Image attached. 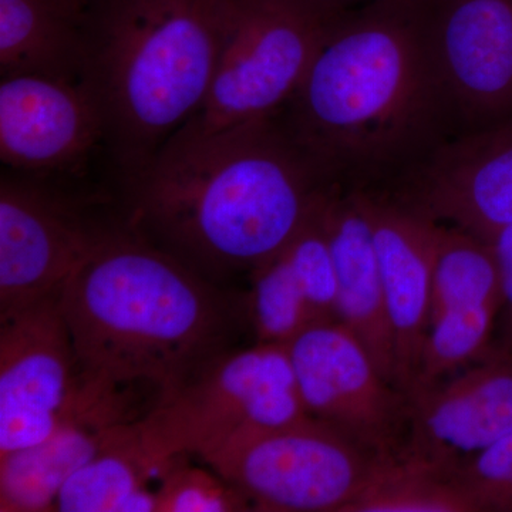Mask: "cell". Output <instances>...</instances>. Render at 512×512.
Segmentation results:
<instances>
[{
    "mask_svg": "<svg viewBox=\"0 0 512 512\" xmlns=\"http://www.w3.org/2000/svg\"><path fill=\"white\" fill-rule=\"evenodd\" d=\"M82 414L137 423L234 349L244 301L141 238L116 211L59 295Z\"/></svg>",
    "mask_w": 512,
    "mask_h": 512,
    "instance_id": "obj_1",
    "label": "cell"
},
{
    "mask_svg": "<svg viewBox=\"0 0 512 512\" xmlns=\"http://www.w3.org/2000/svg\"><path fill=\"white\" fill-rule=\"evenodd\" d=\"M338 187L275 114L212 133L178 131L150 164L120 178L114 210L222 286L281 251Z\"/></svg>",
    "mask_w": 512,
    "mask_h": 512,
    "instance_id": "obj_2",
    "label": "cell"
},
{
    "mask_svg": "<svg viewBox=\"0 0 512 512\" xmlns=\"http://www.w3.org/2000/svg\"><path fill=\"white\" fill-rule=\"evenodd\" d=\"M340 187L383 190L456 136L423 0H376L333 20L279 111Z\"/></svg>",
    "mask_w": 512,
    "mask_h": 512,
    "instance_id": "obj_3",
    "label": "cell"
},
{
    "mask_svg": "<svg viewBox=\"0 0 512 512\" xmlns=\"http://www.w3.org/2000/svg\"><path fill=\"white\" fill-rule=\"evenodd\" d=\"M221 0H89L80 82L104 123L117 177L136 174L201 110L220 43Z\"/></svg>",
    "mask_w": 512,
    "mask_h": 512,
    "instance_id": "obj_4",
    "label": "cell"
},
{
    "mask_svg": "<svg viewBox=\"0 0 512 512\" xmlns=\"http://www.w3.org/2000/svg\"><path fill=\"white\" fill-rule=\"evenodd\" d=\"M336 16L305 0H221L210 92L181 133H212L278 114L298 90Z\"/></svg>",
    "mask_w": 512,
    "mask_h": 512,
    "instance_id": "obj_5",
    "label": "cell"
},
{
    "mask_svg": "<svg viewBox=\"0 0 512 512\" xmlns=\"http://www.w3.org/2000/svg\"><path fill=\"white\" fill-rule=\"evenodd\" d=\"M309 413L285 345L231 349L137 421L141 446L154 460L204 457L241 433L275 429Z\"/></svg>",
    "mask_w": 512,
    "mask_h": 512,
    "instance_id": "obj_6",
    "label": "cell"
},
{
    "mask_svg": "<svg viewBox=\"0 0 512 512\" xmlns=\"http://www.w3.org/2000/svg\"><path fill=\"white\" fill-rule=\"evenodd\" d=\"M201 460L238 488L254 511L343 512L379 458L308 416L238 434Z\"/></svg>",
    "mask_w": 512,
    "mask_h": 512,
    "instance_id": "obj_7",
    "label": "cell"
},
{
    "mask_svg": "<svg viewBox=\"0 0 512 512\" xmlns=\"http://www.w3.org/2000/svg\"><path fill=\"white\" fill-rule=\"evenodd\" d=\"M107 215L49 178L9 170L0 178V316L62 291L106 227Z\"/></svg>",
    "mask_w": 512,
    "mask_h": 512,
    "instance_id": "obj_8",
    "label": "cell"
},
{
    "mask_svg": "<svg viewBox=\"0 0 512 512\" xmlns=\"http://www.w3.org/2000/svg\"><path fill=\"white\" fill-rule=\"evenodd\" d=\"M285 346L309 416L335 427L377 458L402 453L409 396L386 380L342 322L313 325Z\"/></svg>",
    "mask_w": 512,
    "mask_h": 512,
    "instance_id": "obj_9",
    "label": "cell"
},
{
    "mask_svg": "<svg viewBox=\"0 0 512 512\" xmlns=\"http://www.w3.org/2000/svg\"><path fill=\"white\" fill-rule=\"evenodd\" d=\"M59 293L0 316V456L82 416V393Z\"/></svg>",
    "mask_w": 512,
    "mask_h": 512,
    "instance_id": "obj_10",
    "label": "cell"
},
{
    "mask_svg": "<svg viewBox=\"0 0 512 512\" xmlns=\"http://www.w3.org/2000/svg\"><path fill=\"white\" fill-rule=\"evenodd\" d=\"M456 136L512 116V0H423Z\"/></svg>",
    "mask_w": 512,
    "mask_h": 512,
    "instance_id": "obj_11",
    "label": "cell"
},
{
    "mask_svg": "<svg viewBox=\"0 0 512 512\" xmlns=\"http://www.w3.org/2000/svg\"><path fill=\"white\" fill-rule=\"evenodd\" d=\"M421 217L488 241L512 224V116L448 138L397 185Z\"/></svg>",
    "mask_w": 512,
    "mask_h": 512,
    "instance_id": "obj_12",
    "label": "cell"
},
{
    "mask_svg": "<svg viewBox=\"0 0 512 512\" xmlns=\"http://www.w3.org/2000/svg\"><path fill=\"white\" fill-rule=\"evenodd\" d=\"M409 399V430L397 457L456 476L470 458L512 431V348L488 349Z\"/></svg>",
    "mask_w": 512,
    "mask_h": 512,
    "instance_id": "obj_13",
    "label": "cell"
},
{
    "mask_svg": "<svg viewBox=\"0 0 512 512\" xmlns=\"http://www.w3.org/2000/svg\"><path fill=\"white\" fill-rule=\"evenodd\" d=\"M104 150V123L82 82L12 74L0 82V158L35 177L73 173Z\"/></svg>",
    "mask_w": 512,
    "mask_h": 512,
    "instance_id": "obj_14",
    "label": "cell"
},
{
    "mask_svg": "<svg viewBox=\"0 0 512 512\" xmlns=\"http://www.w3.org/2000/svg\"><path fill=\"white\" fill-rule=\"evenodd\" d=\"M362 190L396 345L397 383L409 396L430 330L434 222L386 192Z\"/></svg>",
    "mask_w": 512,
    "mask_h": 512,
    "instance_id": "obj_15",
    "label": "cell"
},
{
    "mask_svg": "<svg viewBox=\"0 0 512 512\" xmlns=\"http://www.w3.org/2000/svg\"><path fill=\"white\" fill-rule=\"evenodd\" d=\"M325 205L249 274L244 311L258 342L286 345L313 325L338 320V279L323 228Z\"/></svg>",
    "mask_w": 512,
    "mask_h": 512,
    "instance_id": "obj_16",
    "label": "cell"
},
{
    "mask_svg": "<svg viewBox=\"0 0 512 512\" xmlns=\"http://www.w3.org/2000/svg\"><path fill=\"white\" fill-rule=\"evenodd\" d=\"M323 228L338 279V320L365 346L386 380L399 387L396 345L365 191L336 188L323 210Z\"/></svg>",
    "mask_w": 512,
    "mask_h": 512,
    "instance_id": "obj_17",
    "label": "cell"
},
{
    "mask_svg": "<svg viewBox=\"0 0 512 512\" xmlns=\"http://www.w3.org/2000/svg\"><path fill=\"white\" fill-rule=\"evenodd\" d=\"M134 423L82 414L45 440L0 456V511H53L64 483L84 464L127 439Z\"/></svg>",
    "mask_w": 512,
    "mask_h": 512,
    "instance_id": "obj_18",
    "label": "cell"
},
{
    "mask_svg": "<svg viewBox=\"0 0 512 512\" xmlns=\"http://www.w3.org/2000/svg\"><path fill=\"white\" fill-rule=\"evenodd\" d=\"M83 9L70 0H0V72L80 82Z\"/></svg>",
    "mask_w": 512,
    "mask_h": 512,
    "instance_id": "obj_19",
    "label": "cell"
},
{
    "mask_svg": "<svg viewBox=\"0 0 512 512\" xmlns=\"http://www.w3.org/2000/svg\"><path fill=\"white\" fill-rule=\"evenodd\" d=\"M141 446L137 423L127 439L93 458L64 483L53 511L157 512V493L165 468Z\"/></svg>",
    "mask_w": 512,
    "mask_h": 512,
    "instance_id": "obj_20",
    "label": "cell"
},
{
    "mask_svg": "<svg viewBox=\"0 0 512 512\" xmlns=\"http://www.w3.org/2000/svg\"><path fill=\"white\" fill-rule=\"evenodd\" d=\"M484 305H504L500 271L490 242L434 222L431 319L454 309Z\"/></svg>",
    "mask_w": 512,
    "mask_h": 512,
    "instance_id": "obj_21",
    "label": "cell"
},
{
    "mask_svg": "<svg viewBox=\"0 0 512 512\" xmlns=\"http://www.w3.org/2000/svg\"><path fill=\"white\" fill-rule=\"evenodd\" d=\"M343 512H478L453 474L404 457L379 458L372 476Z\"/></svg>",
    "mask_w": 512,
    "mask_h": 512,
    "instance_id": "obj_22",
    "label": "cell"
},
{
    "mask_svg": "<svg viewBox=\"0 0 512 512\" xmlns=\"http://www.w3.org/2000/svg\"><path fill=\"white\" fill-rule=\"evenodd\" d=\"M178 456L165 468L156 488L157 512L254 511L248 498L221 474L184 463Z\"/></svg>",
    "mask_w": 512,
    "mask_h": 512,
    "instance_id": "obj_23",
    "label": "cell"
},
{
    "mask_svg": "<svg viewBox=\"0 0 512 512\" xmlns=\"http://www.w3.org/2000/svg\"><path fill=\"white\" fill-rule=\"evenodd\" d=\"M456 477L478 512H512V431L470 458Z\"/></svg>",
    "mask_w": 512,
    "mask_h": 512,
    "instance_id": "obj_24",
    "label": "cell"
},
{
    "mask_svg": "<svg viewBox=\"0 0 512 512\" xmlns=\"http://www.w3.org/2000/svg\"><path fill=\"white\" fill-rule=\"evenodd\" d=\"M494 249L500 271L501 291H503L505 332H507V346L512 348V224L495 232L488 239Z\"/></svg>",
    "mask_w": 512,
    "mask_h": 512,
    "instance_id": "obj_25",
    "label": "cell"
},
{
    "mask_svg": "<svg viewBox=\"0 0 512 512\" xmlns=\"http://www.w3.org/2000/svg\"><path fill=\"white\" fill-rule=\"evenodd\" d=\"M306 3L326 13V15L336 16L348 10L360 8V6L369 5L376 0H305Z\"/></svg>",
    "mask_w": 512,
    "mask_h": 512,
    "instance_id": "obj_26",
    "label": "cell"
},
{
    "mask_svg": "<svg viewBox=\"0 0 512 512\" xmlns=\"http://www.w3.org/2000/svg\"><path fill=\"white\" fill-rule=\"evenodd\" d=\"M70 2H73L74 5L80 6V8L84 9V6H86V3L89 2V0H70Z\"/></svg>",
    "mask_w": 512,
    "mask_h": 512,
    "instance_id": "obj_27",
    "label": "cell"
}]
</instances>
